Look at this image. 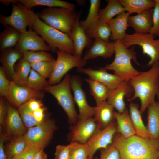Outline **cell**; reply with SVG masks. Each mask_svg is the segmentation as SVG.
<instances>
[{
  "mask_svg": "<svg viewBox=\"0 0 159 159\" xmlns=\"http://www.w3.org/2000/svg\"><path fill=\"white\" fill-rule=\"evenodd\" d=\"M100 159H121L118 150L112 144L101 149Z\"/></svg>",
  "mask_w": 159,
  "mask_h": 159,
  "instance_id": "42",
  "label": "cell"
},
{
  "mask_svg": "<svg viewBox=\"0 0 159 159\" xmlns=\"http://www.w3.org/2000/svg\"><path fill=\"white\" fill-rule=\"evenodd\" d=\"M41 148L36 145L29 144L25 149V159H34L37 153Z\"/></svg>",
  "mask_w": 159,
  "mask_h": 159,
  "instance_id": "46",
  "label": "cell"
},
{
  "mask_svg": "<svg viewBox=\"0 0 159 159\" xmlns=\"http://www.w3.org/2000/svg\"><path fill=\"white\" fill-rule=\"evenodd\" d=\"M70 150L69 158L71 159H88L89 150L86 143L77 142L70 143Z\"/></svg>",
  "mask_w": 159,
  "mask_h": 159,
  "instance_id": "38",
  "label": "cell"
},
{
  "mask_svg": "<svg viewBox=\"0 0 159 159\" xmlns=\"http://www.w3.org/2000/svg\"><path fill=\"white\" fill-rule=\"evenodd\" d=\"M82 82L79 77H71L70 87L74 95V100L78 107L79 114L78 120H83L94 117L95 107L90 106L87 100L86 94L82 89Z\"/></svg>",
  "mask_w": 159,
  "mask_h": 159,
  "instance_id": "13",
  "label": "cell"
},
{
  "mask_svg": "<svg viewBox=\"0 0 159 159\" xmlns=\"http://www.w3.org/2000/svg\"><path fill=\"white\" fill-rule=\"evenodd\" d=\"M129 113L135 135L143 138H150L146 127L143 121L142 113L137 104L133 102L129 104Z\"/></svg>",
  "mask_w": 159,
  "mask_h": 159,
  "instance_id": "27",
  "label": "cell"
},
{
  "mask_svg": "<svg viewBox=\"0 0 159 159\" xmlns=\"http://www.w3.org/2000/svg\"><path fill=\"white\" fill-rule=\"evenodd\" d=\"M57 128L55 120L48 119L29 128L24 136L29 145H35L44 149L51 142Z\"/></svg>",
  "mask_w": 159,
  "mask_h": 159,
  "instance_id": "10",
  "label": "cell"
},
{
  "mask_svg": "<svg viewBox=\"0 0 159 159\" xmlns=\"http://www.w3.org/2000/svg\"><path fill=\"white\" fill-rule=\"evenodd\" d=\"M115 42H106L95 39L82 58L87 61L101 57L105 59L111 57L115 53Z\"/></svg>",
  "mask_w": 159,
  "mask_h": 159,
  "instance_id": "20",
  "label": "cell"
},
{
  "mask_svg": "<svg viewBox=\"0 0 159 159\" xmlns=\"http://www.w3.org/2000/svg\"><path fill=\"white\" fill-rule=\"evenodd\" d=\"M6 111V102H4L3 97L0 96V128L4 129L5 117Z\"/></svg>",
  "mask_w": 159,
  "mask_h": 159,
  "instance_id": "47",
  "label": "cell"
},
{
  "mask_svg": "<svg viewBox=\"0 0 159 159\" xmlns=\"http://www.w3.org/2000/svg\"><path fill=\"white\" fill-rule=\"evenodd\" d=\"M26 103L28 108L33 111L43 106L40 99L35 98L30 99Z\"/></svg>",
  "mask_w": 159,
  "mask_h": 159,
  "instance_id": "49",
  "label": "cell"
},
{
  "mask_svg": "<svg viewBox=\"0 0 159 159\" xmlns=\"http://www.w3.org/2000/svg\"><path fill=\"white\" fill-rule=\"evenodd\" d=\"M85 80L89 86L90 94L94 97L96 105L107 100L110 90L106 86L90 78Z\"/></svg>",
  "mask_w": 159,
  "mask_h": 159,
  "instance_id": "32",
  "label": "cell"
},
{
  "mask_svg": "<svg viewBox=\"0 0 159 159\" xmlns=\"http://www.w3.org/2000/svg\"><path fill=\"white\" fill-rule=\"evenodd\" d=\"M116 132L117 124L115 121L105 128L101 129L97 127L94 133L86 143L89 150L88 159H93L98 150L105 148L112 144Z\"/></svg>",
  "mask_w": 159,
  "mask_h": 159,
  "instance_id": "11",
  "label": "cell"
},
{
  "mask_svg": "<svg viewBox=\"0 0 159 159\" xmlns=\"http://www.w3.org/2000/svg\"><path fill=\"white\" fill-rule=\"evenodd\" d=\"M44 93L33 90L26 86H21L11 81L9 94L6 98L11 105L19 107L32 98L41 99Z\"/></svg>",
  "mask_w": 159,
  "mask_h": 159,
  "instance_id": "12",
  "label": "cell"
},
{
  "mask_svg": "<svg viewBox=\"0 0 159 159\" xmlns=\"http://www.w3.org/2000/svg\"><path fill=\"white\" fill-rule=\"evenodd\" d=\"M97 125L94 118L78 120L76 123L70 127L68 139L71 142L85 144L96 131Z\"/></svg>",
  "mask_w": 159,
  "mask_h": 159,
  "instance_id": "14",
  "label": "cell"
},
{
  "mask_svg": "<svg viewBox=\"0 0 159 159\" xmlns=\"http://www.w3.org/2000/svg\"><path fill=\"white\" fill-rule=\"evenodd\" d=\"M115 42V56L113 61L103 67L97 68L113 71L114 74L121 78L124 81H129L140 72L134 68L131 62L132 59L138 65H140L137 61V53L135 51V46L127 48L121 41Z\"/></svg>",
  "mask_w": 159,
  "mask_h": 159,
  "instance_id": "3",
  "label": "cell"
},
{
  "mask_svg": "<svg viewBox=\"0 0 159 159\" xmlns=\"http://www.w3.org/2000/svg\"><path fill=\"white\" fill-rule=\"evenodd\" d=\"M27 9L36 6H46L49 8L62 7L74 10L76 7L73 3L60 0H19Z\"/></svg>",
  "mask_w": 159,
  "mask_h": 159,
  "instance_id": "30",
  "label": "cell"
},
{
  "mask_svg": "<svg viewBox=\"0 0 159 159\" xmlns=\"http://www.w3.org/2000/svg\"><path fill=\"white\" fill-rule=\"evenodd\" d=\"M134 92L133 88L128 81H123L117 88L110 90L107 100L117 112L121 113L127 108L124 101L125 97L128 99L133 95Z\"/></svg>",
  "mask_w": 159,
  "mask_h": 159,
  "instance_id": "18",
  "label": "cell"
},
{
  "mask_svg": "<svg viewBox=\"0 0 159 159\" xmlns=\"http://www.w3.org/2000/svg\"><path fill=\"white\" fill-rule=\"evenodd\" d=\"M130 14L127 12L120 13L110 21L108 24L111 32L110 37L111 40L121 41L124 38L126 31L129 26L128 19Z\"/></svg>",
  "mask_w": 159,
  "mask_h": 159,
  "instance_id": "24",
  "label": "cell"
},
{
  "mask_svg": "<svg viewBox=\"0 0 159 159\" xmlns=\"http://www.w3.org/2000/svg\"><path fill=\"white\" fill-rule=\"evenodd\" d=\"M28 145L24 135L14 137L5 149L7 159H12L23 152Z\"/></svg>",
  "mask_w": 159,
  "mask_h": 159,
  "instance_id": "34",
  "label": "cell"
},
{
  "mask_svg": "<svg viewBox=\"0 0 159 159\" xmlns=\"http://www.w3.org/2000/svg\"><path fill=\"white\" fill-rule=\"evenodd\" d=\"M108 4L105 8L100 9L98 14L99 21L107 24L116 15L125 12V8L119 0H107Z\"/></svg>",
  "mask_w": 159,
  "mask_h": 159,
  "instance_id": "29",
  "label": "cell"
},
{
  "mask_svg": "<svg viewBox=\"0 0 159 159\" xmlns=\"http://www.w3.org/2000/svg\"><path fill=\"white\" fill-rule=\"evenodd\" d=\"M153 9H147L133 16H129L128 23L135 32L139 33H149L153 24Z\"/></svg>",
  "mask_w": 159,
  "mask_h": 159,
  "instance_id": "21",
  "label": "cell"
},
{
  "mask_svg": "<svg viewBox=\"0 0 159 159\" xmlns=\"http://www.w3.org/2000/svg\"><path fill=\"white\" fill-rule=\"evenodd\" d=\"M1 52L0 61L2 66L8 77L13 81L16 75L14 64L23 57V53L13 48L7 49Z\"/></svg>",
  "mask_w": 159,
  "mask_h": 159,
  "instance_id": "22",
  "label": "cell"
},
{
  "mask_svg": "<svg viewBox=\"0 0 159 159\" xmlns=\"http://www.w3.org/2000/svg\"><path fill=\"white\" fill-rule=\"evenodd\" d=\"M14 49L22 53L28 51H51L54 50L47 45L43 38L34 31L30 29L21 33L20 39Z\"/></svg>",
  "mask_w": 159,
  "mask_h": 159,
  "instance_id": "15",
  "label": "cell"
},
{
  "mask_svg": "<svg viewBox=\"0 0 159 159\" xmlns=\"http://www.w3.org/2000/svg\"><path fill=\"white\" fill-rule=\"evenodd\" d=\"M31 68V63L28 61L23 57L19 59L17 64L16 75L13 81L18 85L26 86Z\"/></svg>",
  "mask_w": 159,
  "mask_h": 159,
  "instance_id": "36",
  "label": "cell"
},
{
  "mask_svg": "<svg viewBox=\"0 0 159 159\" xmlns=\"http://www.w3.org/2000/svg\"><path fill=\"white\" fill-rule=\"evenodd\" d=\"M23 57L31 63L55 60L51 54L44 51L25 52L23 53Z\"/></svg>",
  "mask_w": 159,
  "mask_h": 159,
  "instance_id": "39",
  "label": "cell"
},
{
  "mask_svg": "<svg viewBox=\"0 0 159 159\" xmlns=\"http://www.w3.org/2000/svg\"><path fill=\"white\" fill-rule=\"evenodd\" d=\"M115 117L116 121L117 132L126 138L135 135L127 108L121 113L115 112Z\"/></svg>",
  "mask_w": 159,
  "mask_h": 159,
  "instance_id": "26",
  "label": "cell"
},
{
  "mask_svg": "<svg viewBox=\"0 0 159 159\" xmlns=\"http://www.w3.org/2000/svg\"><path fill=\"white\" fill-rule=\"evenodd\" d=\"M18 108V111L26 127L29 128L39 124L34 117L33 111L28 108L26 103Z\"/></svg>",
  "mask_w": 159,
  "mask_h": 159,
  "instance_id": "40",
  "label": "cell"
},
{
  "mask_svg": "<svg viewBox=\"0 0 159 159\" xmlns=\"http://www.w3.org/2000/svg\"><path fill=\"white\" fill-rule=\"evenodd\" d=\"M106 70L102 69L97 70L91 68H85L83 67L77 68V72L87 74L90 78L103 84L110 90H114L124 81L118 76L110 74Z\"/></svg>",
  "mask_w": 159,
  "mask_h": 159,
  "instance_id": "17",
  "label": "cell"
},
{
  "mask_svg": "<svg viewBox=\"0 0 159 159\" xmlns=\"http://www.w3.org/2000/svg\"><path fill=\"white\" fill-rule=\"evenodd\" d=\"M0 159H7L4 143L9 138L6 134L2 132V129H0Z\"/></svg>",
  "mask_w": 159,
  "mask_h": 159,
  "instance_id": "48",
  "label": "cell"
},
{
  "mask_svg": "<svg viewBox=\"0 0 159 159\" xmlns=\"http://www.w3.org/2000/svg\"><path fill=\"white\" fill-rule=\"evenodd\" d=\"M148 70L140 72L129 82L134 90V94L128 101L139 98L140 101V110L143 113L155 99L159 92V62L154 64Z\"/></svg>",
  "mask_w": 159,
  "mask_h": 159,
  "instance_id": "2",
  "label": "cell"
},
{
  "mask_svg": "<svg viewBox=\"0 0 159 159\" xmlns=\"http://www.w3.org/2000/svg\"><path fill=\"white\" fill-rule=\"evenodd\" d=\"M12 11L8 16L0 14V23L4 26L9 25L14 27L21 33L26 31L27 26L32 28L38 16L31 10L26 8L18 0L13 4Z\"/></svg>",
  "mask_w": 159,
  "mask_h": 159,
  "instance_id": "8",
  "label": "cell"
},
{
  "mask_svg": "<svg viewBox=\"0 0 159 159\" xmlns=\"http://www.w3.org/2000/svg\"><path fill=\"white\" fill-rule=\"evenodd\" d=\"M46 79L32 69L26 81V86L36 91H42L49 85L48 81Z\"/></svg>",
  "mask_w": 159,
  "mask_h": 159,
  "instance_id": "37",
  "label": "cell"
},
{
  "mask_svg": "<svg viewBox=\"0 0 159 159\" xmlns=\"http://www.w3.org/2000/svg\"><path fill=\"white\" fill-rule=\"evenodd\" d=\"M126 11L130 14H139L144 11L154 8L155 2L153 0H119Z\"/></svg>",
  "mask_w": 159,
  "mask_h": 159,
  "instance_id": "31",
  "label": "cell"
},
{
  "mask_svg": "<svg viewBox=\"0 0 159 159\" xmlns=\"http://www.w3.org/2000/svg\"><path fill=\"white\" fill-rule=\"evenodd\" d=\"M158 156H159V154H158Z\"/></svg>",
  "mask_w": 159,
  "mask_h": 159,
  "instance_id": "56",
  "label": "cell"
},
{
  "mask_svg": "<svg viewBox=\"0 0 159 159\" xmlns=\"http://www.w3.org/2000/svg\"><path fill=\"white\" fill-rule=\"evenodd\" d=\"M114 109L107 100L95 107L93 118L98 127L101 129L105 128L114 121L115 112Z\"/></svg>",
  "mask_w": 159,
  "mask_h": 159,
  "instance_id": "23",
  "label": "cell"
},
{
  "mask_svg": "<svg viewBox=\"0 0 159 159\" xmlns=\"http://www.w3.org/2000/svg\"><path fill=\"white\" fill-rule=\"evenodd\" d=\"M71 77L67 74L61 82L54 85H48L44 90L55 97L65 112L69 123L74 125L78 121V115L71 92Z\"/></svg>",
  "mask_w": 159,
  "mask_h": 159,
  "instance_id": "6",
  "label": "cell"
},
{
  "mask_svg": "<svg viewBox=\"0 0 159 159\" xmlns=\"http://www.w3.org/2000/svg\"><path fill=\"white\" fill-rule=\"evenodd\" d=\"M57 58L54 63L53 70L48 81L49 85H54L60 82L62 77L71 69L83 67L87 61L82 58L57 50Z\"/></svg>",
  "mask_w": 159,
  "mask_h": 159,
  "instance_id": "9",
  "label": "cell"
},
{
  "mask_svg": "<svg viewBox=\"0 0 159 159\" xmlns=\"http://www.w3.org/2000/svg\"><path fill=\"white\" fill-rule=\"evenodd\" d=\"M52 61H43L31 63L32 69L46 79L49 78L52 72L54 63Z\"/></svg>",
  "mask_w": 159,
  "mask_h": 159,
  "instance_id": "41",
  "label": "cell"
},
{
  "mask_svg": "<svg viewBox=\"0 0 159 159\" xmlns=\"http://www.w3.org/2000/svg\"><path fill=\"white\" fill-rule=\"evenodd\" d=\"M82 12V10L81 9L78 13L77 17L70 37L74 47L73 55L80 57H81L84 48L90 47L93 42L92 39L88 37L85 31L80 24V19Z\"/></svg>",
  "mask_w": 159,
  "mask_h": 159,
  "instance_id": "19",
  "label": "cell"
},
{
  "mask_svg": "<svg viewBox=\"0 0 159 159\" xmlns=\"http://www.w3.org/2000/svg\"><path fill=\"white\" fill-rule=\"evenodd\" d=\"M90 39H99L105 42H110L109 39L111 34L108 24L99 21L93 26L85 31Z\"/></svg>",
  "mask_w": 159,
  "mask_h": 159,
  "instance_id": "33",
  "label": "cell"
},
{
  "mask_svg": "<svg viewBox=\"0 0 159 159\" xmlns=\"http://www.w3.org/2000/svg\"><path fill=\"white\" fill-rule=\"evenodd\" d=\"M34 159H47V154L44 151L43 148H41L37 152Z\"/></svg>",
  "mask_w": 159,
  "mask_h": 159,
  "instance_id": "51",
  "label": "cell"
},
{
  "mask_svg": "<svg viewBox=\"0 0 159 159\" xmlns=\"http://www.w3.org/2000/svg\"><path fill=\"white\" fill-rule=\"evenodd\" d=\"M155 37L150 33L135 32L132 34H126L121 41L127 48L135 45L140 46L143 53L150 57L147 65L151 67L159 62V39H156Z\"/></svg>",
  "mask_w": 159,
  "mask_h": 159,
  "instance_id": "7",
  "label": "cell"
},
{
  "mask_svg": "<svg viewBox=\"0 0 159 159\" xmlns=\"http://www.w3.org/2000/svg\"><path fill=\"white\" fill-rule=\"evenodd\" d=\"M112 144L118 150L121 159H159V141L136 135L125 138L114 137Z\"/></svg>",
  "mask_w": 159,
  "mask_h": 159,
  "instance_id": "1",
  "label": "cell"
},
{
  "mask_svg": "<svg viewBox=\"0 0 159 159\" xmlns=\"http://www.w3.org/2000/svg\"><path fill=\"white\" fill-rule=\"evenodd\" d=\"M11 81L6 77V73L2 66L0 67V96L6 98L8 95Z\"/></svg>",
  "mask_w": 159,
  "mask_h": 159,
  "instance_id": "43",
  "label": "cell"
},
{
  "mask_svg": "<svg viewBox=\"0 0 159 159\" xmlns=\"http://www.w3.org/2000/svg\"><path fill=\"white\" fill-rule=\"evenodd\" d=\"M78 13L64 8L51 7L43 9L39 16L47 25L70 37Z\"/></svg>",
  "mask_w": 159,
  "mask_h": 159,
  "instance_id": "5",
  "label": "cell"
},
{
  "mask_svg": "<svg viewBox=\"0 0 159 159\" xmlns=\"http://www.w3.org/2000/svg\"><path fill=\"white\" fill-rule=\"evenodd\" d=\"M94 159H99L98 158L96 157V158H95Z\"/></svg>",
  "mask_w": 159,
  "mask_h": 159,
  "instance_id": "55",
  "label": "cell"
},
{
  "mask_svg": "<svg viewBox=\"0 0 159 159\" xmlns=\"http://www.w3.org/2000/svg\"><path fill=\"white\" fill-rule=\"evenodd\" d=\"M69 159H70V158H69Z\"/></svg>",
  "mask_w": 159,
  "mask_h": 159,
  "instance_id": "57",
  "label": "cell"
},
{
  "mask_svg": "<svg viewBox=\"0 0 159 159\" xmlns=\"http://www.w3.org/2000/svg\"><path fill=\"white\" fill-rule=\"evenodd\" d=\"M153 22L149 33L155 37H159V4L156 3L153 9Z\"/></svg>",
  "mask_w": 159,
  "mask_h": 159,
  "instance_id": "44",
  "label": "cell"
},
{
  "mask_svg": "<svg viewBox=\"0 0 159 159\" xmlns=\"http://www.w3.org/2000/svg\"><path fill=\"white\" fill-rule=\"evenodd\" d=\"M70 150V145H59L56 147L54 159H69Z\"/></svg>",
  "mask_w": 159,
  "mask_h": 159,
  "instance_id": "45",
  "label": "cell"
},
{
  "mask_svg": "<svg viewBox=\"0 0 159 159\" xmlns=\"http://www.w3.org/2000/svg\"><path fill=\"white\" fill-rule=\"evenodd\" d=\"M158 99L159 100V92L158 93L157 95Z\"/></svg>",
  "mask_w": 159,
  "mask_h": 159,
  "instance_id": "54",
  "label": "cell"
},
{
  "mask_svg": "<svg viewBox=\"0 0 159 159\" xmlns=\"http://www.w3.org/2000/svg\"><path fill=\"white\" fill-rule=\"evenodd\" d=\"M146 127L150 138L159 141V102L155 101L147 108Z\"/></svg>",
  "mask_w": 159,
  "mask_h": 159,
  "instance_id": "25",
  "label": "cell"
},
{
  "mask_svg": "<svg viewBox=\"0 0 159 159\" xmlns=\"http://www.w3.org/2000/svg\"><path fill=\"white\" fill-rule=\"evenodd\" d=\"M46 110V108L43 106L33 111L34 117L39 124L44 120L45 111Z\"/></svg>",
  "mask_w": 159,
  "mask_h": 159,
  "instance_id": "50",
  "label": "cell"
},
{
  "mask_svg": "<svg viewBox=\"0 0 159 159\" xmlns=\"http://www.w3.org/2000/svg\"><path fill=\"white\" fill-rule=\"evenodd\" d=\"M18 0H0V2L4 5L8 6L10 4L15 3Z\"/></svg>",
  "mask_w": 159,
  "mask_h": 159,
  "instance_id": "52",
  "label": "cell"
},
{
  "mask_svg": "<svg viewBox=\"0 0 159 159\" xmlns=\"http://www.w3.org/2000/svg\"><path fill=\"white\" fill-rule=\"evenodd\" d=\"M6 111L5 128L6 134L8 138L24 135L26 133L25 126L18 110L7 102H6Z\"/></svg>",
  "mask_w": 159,
  "mask_h": 159,
  "instance_id": "16",
  "label": "cell"
},
{
  "mask_svg": "<svg viewBox=\"0 0 159 159\" xmlns=\"http://www.w3.org/2000/svg\"><path fill=\"white\" fill-rule=\"evenodd\" d=\"M100 2V0H90V6L87 17L84 20L80 21L81 26L85 31L90 29L99 21L98 14Z\"/></svg>",
  "mask_w": 159,
  "mask_h": 159,
  "instance_id": "35",
  "label": "cell"
},
{
  "mask_svg": "<svg viewBox=\"0 0 159 159\" xmlns=\"http://www.w3.org/2000/svg\"><path fill=\"white\" fill-rule=\"evenodd\" d=\"M32 29L39 35L55 52L58 50L73 55L74 47L70 37L66 34L54 29L41 20L38 16Z\"/></svg>",
  "mask_w": 159,
  "mask_h": 159,
  "instance_id": "4",
  "label": "cell"
},
{
  "mask_svg": "<svg viewBox=\"0 0 159 159\" xmlns=\"http://www.w3.org/2000/svg\"><path fill=\"white\" fill-rule=\"evenodd\" d=\"M0 33V51L15 47L21 34L19 30L9 25H6Z\"/></svg>",
  "mask_w": 159,
  "mask_h": 159,
  "instance_id": "28",
  "label": "cell"
},
{
  "mask_svg": "<svg viewBox=\"0 0 159 159\" xmlns=\"http://www.w3.org/2000/svg\"><path fill=\"white\" fill-rule=\"evenodd\" d=\"M155 3L159 4V0H155Z\"/></svg>",
  "mask_w": 159,
  "mask_h": 159,
  "instance_id": "53",
  "label": "cell"
}]
</instances>
